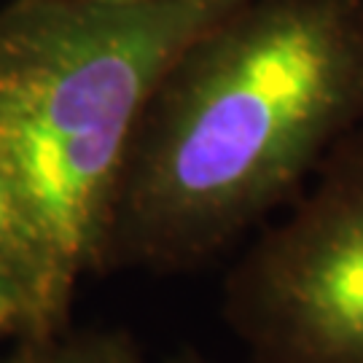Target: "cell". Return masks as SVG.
<instances>
[{"mask_svg": "<svg viewBox=\"0 0 363 363\" xmlns=\"http://www.w3.org/2000/svg\"><path fill=\"white\" fill-rule=\"evenodd\" d=\"M0 286L19 298L33 339L67 328L78 280L70 274L38 210L0 162Z\"/></svg>", "mask_w": 363, "mask_h": 363, "instance_id": "4", "label": "cell"}, {"mask_svg": "<svg viewBox=\"0 0 363 363\" xmlns=\"http://www.w3.org/2000/svg\"><path fill=\"white\" fill-rule=\"evenodd\" d=\"M220 318L250 363H363V127L234 259Z\"/></svg>", "mask_w": 363, "mask_h": 363, "instance_id": "3", "label": "cell"}, {"mask_svg": "<svg viewBox=\"0 0 363 363\" xmlns=\"http://www.w3.org/2000/svg\"><path fill=\"white\" fill-rule=\"evenodd\" d=\"M116 3H154V0H116Z\"/></svg>", "mask_w": 363, "mask_h": 363, "instance_id": "8", "label": "cell"}, {"mask_svg": "<svg viewBox=\"0 0 363 363\" xmlns=\"http://www.w3.org/2000/svg\"><path fill=\"white\" fill-rule=\"evenodd\" d=\"M0 363H154L143 342L127 328H84L52 337L19 339Z\"/></svg>", "mask_w": 363, "mask_h": 363, "instance_id": "5", "label": "cell"}, {"mask_svg": "<svg viewBox=\"0 0 363 363\" xmlns=\"http://www.w3.org/2000/svg\"><path fill=\"white\" fill-rule=\"evenodd\" d=\"M240 0H11L0 9V162L70 274H100L105 232L159 78Z\"/></svg>", "mask_w": 363, "mask_h": 363, "instance_id": "2", "label": "cell"}, {"mask_svg": "<svg viewBox=\"0 0 363 363\" xmlns=\"http://www.w3.org/2000/svg\"><path fill=\"white\" fill-rule=\"evenodd\" d=\"M164 363H218V361H216V358H210L208 352L191 347V345H181V347L172 352Z\"/></svg>", "mask_w": 363, "mask_h": 363, "instance_id": "7", "label": "cell"}, {"mask_svg": "<svg viewBox=\"0 0 363 363\" xmlns=\"http://www.w3.org/2000/svg\"><path fill=\"white\" fill-rule=\"evenodd\" d=\"M3 339H33V323L19 298L0 286V342Z\"/></svg>", "mask_w": 363, "mask_h": 363, "instance_id": "6", "label": "cell"}, {"mask_svg": "<svg viewBox=\"0 0 363 363\" xmlns=\"http://www.w3.org/2000/svg\"><path fill=\"white\" fill-rule=\"evenodd\" d=\"M363 127V0H240L159 78L100 274H186L280 208Z\"/></svg>", "mask_w": 363, "mask_h": 363, "instance_id": "1", "label": "cell"}]
</instances>
